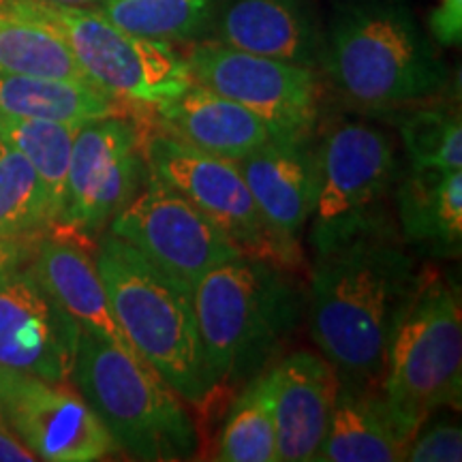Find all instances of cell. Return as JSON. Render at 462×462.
I'll use <instances>...</instances> for the list:
<instances>
[{
	"label": "cell",
	"instance_id": "cell-3",
	"mask_svg": "<svg viewBox=\"0 0 462 462\" xmlns=\"http://www.w3.org/2000/svg\"><path fill=\"white\" fill-rule=\"evenodd\" d=\"M193 304L215 392L262 373L298 326L302 291L279 263L240 255L201 276Z\"/></svg>",
	"mask_w": 462,
	"mask_h": 462
},
{
	"label": "cell",
	"instance_id": "cell-27",
	"mask_svg": "<svg viewBox=\"0 0 462 462\" xmlns=\"http://www.w3.org/2000/svg\"><path fill=\"white\" fill-rule=\"evenodd\" d=\"M56 225L48 193L24 154L0 140V236L31 238Z\"/></svg>",
	"mask_w": 462,
	"mask_h": 462
},
{
	"label": "cell",
	"instance_id": "cell-17",
	"mask_svg": "<svg viewBox=\"0 0 462 462\" xmlns=\"http://www.w3.org/2000/svg\"><path fill=\"white\" fill-rule=\"evenodd\" d=\"M270 373L274 381L276 460H313L337 398V371L323 356L296 351Z\"/></svg>",
	"mask_w": 462,
	"mask_h": 462
},
{
	"label": "cell",
	"instance_id": "cell-5",
	"mask_svg": "<svg viewBox=\"0 0 462 462\" xmlns=\"http://www.w3.org/2000/svg\"><path fill=\"white\" fill-rule=\"evenodd\" d=\"M71 383L131 458L187 460L198 452L180 396L129 351L79 332Z\"/></svg>",
	"mask_w": 462,
	"mask_h": 462
},
{
	"label": "cell",
	"instance_id": "cell-34",
	"mask_svg": "<svg viewBox=\"0 0 462 462\" xmlns=\"http://www.w3.org/2000/svg\"><path fill=\"white\" fill-rule=\"evenodd\" d=\"M0 429H9L7 421H5V418H3V413H0Z\"/></svg>",
	"mask_w": 462,
	"mask_h": 462
},
{
	"label": "cell",
	"instance_id": "cell-8",
	"mask_svg": "<svg viewBox=\"0 0 462 462\" xmlns=\"http://www.w3.org/2000/svg\"><path fill=\"white\" fill-rule=\"evenodd\" d=\"M0 14L54 32L92 82L118 99L159 106L193 82L182 54L171 43L125 31L97 7H71L50 0H0Z\"/></svg>",
	"mask_w": 462,
	"mask_h": 462
},
{
	"label": "cell",
	"instance_id": "cell-18",
	"mask_svg": "<svg viewBox=\"0 0 462 462\" xmlns=\"http://www.w3.org/2000/svg\"><path fill=\"white\" fill-rule=\"evenodd\" d=\"M31 273L79 330L135 356L112 313L97 262L84 246L65 238H42L32 246Z\"/></svg>",
	"mask_w": 462,
	"mask_h": 462
},
{
	"label": "cell",
	"instance_id": "cell-22",
	"mask_svg": "<svg viewBox=\"0 0 462 462\" xmlns=\"http://www.w3.org/2000/svg\"><path fill=\"white\" fill-rule=\"evenodd\" d=\"M118 97L101 86L56 78L0 73V114L84 125L118 116Z\"/></svg>",
	"mask_w": 462,
	"mask_h": 462
},
{
	"label": "cell",
	"instance_id": "cell-10",
	"mask_svg": "<svg viewBox=\"0 0 462 462\" xmlns=\"http://www.w3.org/2000/svg\"><path fill=\"white\" fill-rule=\"evenodd\" d=\"M109 231L190 291L208 270L245 255L150 170L137 193L109 221Z\"/></svg>",
	"mask_w": 462,
	"mask_h": 462
},
{
	"label": "cell",
	"instance_id": "cell-7",
	"mask_svg": "<svg viewBox=\"0 0 462 462\" xmlns=\"http://www.w3.org/2000/svg\"><path fill=\"white\" fill-rule=\"evenodd\" d=\"M460 289L435 273H421L392 338L379 394L396 430L411 443L432 413L460 407Z\"/></svg>",
	"mask_w": 462,
	"mask_h": 462
},
{
	"label": "cell",
	"instance_id": "cell-32",
	"mask_svg": "<svg viewBox=\"0 0 462 462\" xmlns=\"http://www.w3.org/2000/svg\"><path fill=\"white\" fill-rule=\"evenodd\" d=\"M34 456L11 429H0V462H34Z\"/></svg>",
	"mask_w": 462,
	"mask_h": 462
},
{
	"label": "cell",
	"instance_id": "cell-14",
	"mask_svg": "<svg viewBox=\"0 0 462 462\" xmlns=\"http://www.w3.org/2000/svg\"><path fill=\"white\" fill-rule=\"evenodd\" d=\"M79 332L31 268L0 273V368L71 383Z\"/></svg>",
	"mask_w": 462,
	"mask_h": 462
},
{
	"label": "cell",
	"instance_id": "cell-11",
	"mask_svg": "<svg viewBox=\"0 0 462 462\" xmlns=\"http://www.w3.org/2000/svg\"><path fill=\"white\" fill-rule=\"evenodd\" d=\"M146 171L140 129L129 120L109 116L79 125L58 225L97 236L137 193Z\"/></svg>",
	"mask_w": 462,
	"mask_h": 462
},
{
	"label": "cell",
	"instance_id": "cell-21",
	"mask_svg": "<svg viewBox=\"0 0 462 462\" xmlns=\"http://www.w3.org/2000/svg\"><path fill=\"white\" fill-rule=\"evenodd\" d=\"M409 441L392 421L379 390L340 383L328 426L317 448V462H398Z\"/></svg>",
	"mask_w": 462,
	"mask_h": 462
},
{
	"label": "cell",
	"instance_id": "cell-9",
	"mask_svg": "<svg viewBox=\"0 0 462 462\" xmlns=\"http://www.w3.org/2000/svg\"><path fill=\"white\" fill-rule=\"evenodd\" d=\"M190 78L259 116L274 137H309L319 114L315 69L195 42L182 54Z\"/></svg>",
	"mask_w": 462,
	"mask_h": 462
},
{
	"label": "cell",
	"instance_id": "cell-30",
	"mask_svg": "<svg viewBox=\"0 0 462 462\" xmlns=\"http://www.w3.org/2000/svg\"><path fill=\"white\" fill-rule=\"evenodd\" d=\"M432 39L443 48L460 45L462 39V0H439L429 15Z\"/></svg>",
	"mask_w": 462,
	"mask_h": 462
},
{
	"label": "cell",
	"instance_id": "cell-29",
	"mask_svg": "<svg viewBox=\"0 0 462 462\" xmlns=\"http://www.w3.org/2000/svg\"><path fill=\"white\" fill-rule=\"evenodd\" d=\"M404 460L413 462H458L462 460V432L458 424H435L409 443Z\"/></svg>",
	"mask_w": 462,
	"mask_h": 462
},
{
	"label": "cell",
	"instance_id": "cell-12",
	"mask_svg": "<svg viewBox=\"0 0 462 462\" xmlns=\"http://www.w3.org/2000/svg\"><path fill=\"white\" fill-rule=\"evenodd\" d=\"M143 159L161 182L215 223L245 255L279 263L251 190L234 161L204 152L170 133L150 137L143 146Z\"/></svg>",
	"mask_w": 462,
	"mask_h": 462
},
{
	"label": "cell",
	"instance_id": "cell-13",
	"mask_svg": "<svg viewBox=\"0 0 462 462\" xmlns=\"http://www.w3.org/2000/svg\"><path fill=\"white\" fill-rule=\"evenodd\" d=\"M0 413L37 460L92 462L120 452L71 383L0 368Z\"/></svg>",
	"mask_w": 462,
	"mask_h": 462
},
{
	"label": "cell",
	"instance_id": "cell-23",
	"mask_svg": "<svg viewBox=\"0 0 462 462\" xmlns=\"http://www.w3.org/2000/svg\"><path fill=\"white\" fill-rule=\"evenodd\" d=\"M215 460L221 462H274V381L262 371L248 379L234 398L223 429L218 432Z\"/></svg>",
	"mask_w": 462,
	"mask_h": 462
},
{
	"label": "cell",
	"instance_id": "cell-28",
	"mask_svg": "<svg viewBox=\"0 0 462 462\" xmlns=\"http://www.w3.org/2000/svg\"><path fill=\"white\" fill-rule=\"evenodd\" d=\"M413 170H462V123L448 103L401 112L396 120Z\"/></svg>",
	"mask_w": 462,
	"mask_h": 462
},
{
	"label": "cell",
	"instance_id": "cell-16",
	"mask_svg": "<svg viewBox=\"0 0 462 462\" xmlns=\"http://www.w3.org/2000/svg\"><path fill=\"white\" fill-rule=\"evenodd\" d=\"M212 42L298 67L321 65L323 31L309 0H221Z\"/></svg>",
	"mask_w": 462,
	"mask_h": 462
},
{
	"label": "cell",
	"instance_id": "cell-20",
	"mask_svg": "<svg viewBox=\"0 0 462 462\" xmlns=\"http://www.w3.org/2000/svg\"><path fill=\"white\" fill-rule=\"evenodd\" d=\"M404 240L432 257H460L462 171L413 170L398 176L392 195Z\"/></svg>",
	"mask_w": 462,
	"mask_h": 462
},
{
	"label": "cell",
	"instance_id": "cell-31",
	"mask_svg": "<svg viewBox=\"0 0 462 462\" xmlns=\"http://www.w3.org/2000/svg\"><path fill=\"white\" fill-rule=\"evenodd\" d=\"M32 242L28 238H9L0 236V273L20 268L32 255Z\"/></svg>",
	"mask_w": 462,
	"mask_h": 462
},
{
	"label": "cell",
	"instance_id": "cell-33",
	"mask_svg": "<svg viewBox=\"0 0 462 462\" xmlns=\"http://www.w3.org/2000/svg\"><path fill=\"white\" fill-rule=\"evenodd\" d=\"M58 5H71V7H99L103 0H50Z\"/></svg>",
	"mask_w": 462,
	"mask_h": 462
},
{
	"label": "cell",
	"instance_id": "cell-6",
	"mask_svg": "<svg viewBox=\"0 0 462 462\" xmlns=\"http://www.w3.org/2000/svg\"><path fill=\"white\" fill-rule=\"evenodd\" d=\"M401 176L394 140L379 126L332 125L313 150V187L306 227L313 255L362 236L388 234L392 195Z\"/></svg>",
	"mask_w": 462,
	"mask_h": 462
},
{
	"label": "cell",
	"instance_id": "cell-15",
	"mask_svg": "<svg viewBox=\"0 0 462 462\" xmlns=\"http://www.w3.org/2000/svg\"><path fill=\"white\" fill-rule=\"evenodd\" d=\"M234 163L251 190L279 263H298L300 236L306 229L313 187L309 137H273Z\"/></svg>",
	"mask_w": 462,
	"mask_h": 462
},
{
	"label": "cell",
	"instance_id": "cell-25",
	"mask_svg": "<svg viewBox=\"0 0 462 462\" xmlns=\"http://www.w3.org/2000/svg\"><path fill=\"white\" fill-rule=\"evenodd\" d=\"M78 129L79 125L0 114V140L7 142L20 154H24L28 163L39 173L45 193H48L56 225L60 218L62 204H65L69 159H71Z\"/></svg>",
	"mask_w": 462,
	"mask_h": 462
},
{
	"label": "cell",
	"instance_id": "cell-19",
	"mask_svg": "<svg viewBox=\"0 0 462 462\" xmlns=\"http://www.w3.org/2000/svg\"><path fill=\"white\" fill-rule=\"evenodd\" d=\"M154 109L170 135L227 161L245 159L274 137L251 109L198 82Z\"/></svg>",
	"mask_w": 462,
	"mask_h": 462
},
{
	"label": "cell",
	"instance_id": "cell-24",
	"mask_svg": "<svg viewBox=\"0 0 462 462\" xmlns=\"http://www.w3.org/2000/svg\"><path fill=\"white\" fill-rule=\"evenodd\" d=\"M221 0H103L99 9L116 26L165 43L198 42L210 31Z\"/></svg>",
	"mask_w": 462,
	"mask_h": 462
},
{
	"label": "cell",
	"instance_id": "cell-26",
	"mask_svg": "<svg viewBox=\"0 0 462 462\" xmlns=\"http://www.w3.org/2000/svg\"><path fill=\"white\" fill-rule=\"evenodd\" d=\"M0 73L95 84L48 28L0 14ZM97 86V84H95Z\"/></svg>",
	"mask_w": 462,
	"mask_h": 462
},
{
	"label": "cell",
	"instance_id": "cell-4",
	"mask_svg": "<svg viewBox=\"0 0 462 462\" xmlns=\"http://www.w3.org/2000/svg\"><path fill=\"white\" fill-rule=\"evenodd\" d=\"M97 270L131 349L193 407L212 396L193 291L161 273L112 231L97 248Z\"/></svg>",
	"mask_w": 462,
	"mask_h": 462
},
{
	"label": "cell",
	"instance_id": "cell-1",
	"mask_svg": "<svg viewBox=\"0 0 462 462\" xmlns=\"http://www.w3.org/2000/svg\"><path fill=\"white\" fill-rule=\"evenodd\" d=\"M420 281L394 231L362 236L315 257L310 337L340 383L379 390L392 338Z\"/></svg>",
	"mask_w": 462,
	"mask_h": 462
},
{
	"label": "cell",
	"instance_id": "cell-2",
	"mask_svg": "<svg viewBox=\"0 0 462 462\" xmlns=\"http://www.w3.org/2000/svg\"><path fill=\"white\" fill-rule=\"evenodd\" d=\"M343 99L392 109L429 99L448 69L402 0H349L323 32L321 65Z\"/></svg>",
	"mask_w": 462,
	"mask_h": 462
}]
</instances>
